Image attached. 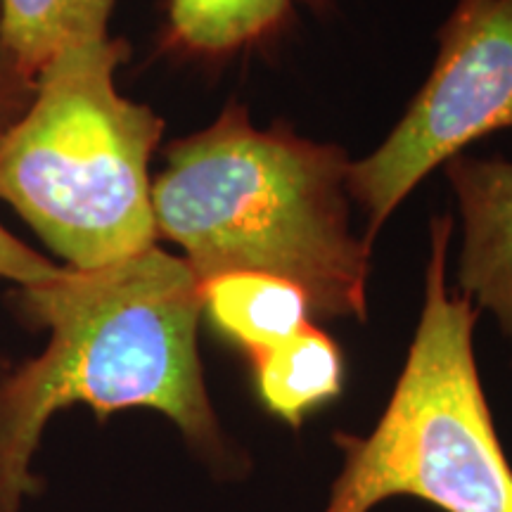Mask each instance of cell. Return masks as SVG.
<instances>
[{"mask_svg": "<svg viewBox=\"0 0 512 512\" xmlns=\"http://www.w3.org/2000/svg\"><path fill=\"white\" fill-rule=\"evenodd\" d=\"M446 176L463 219L458 290L494 313L512 349V162L456 155Z\"/></svg>", "mask_w": 512, "mask_h": 512, "instance_id": "obj_6", "label": "cell"}, {"mask_svg": "<svg viewBox=\"0 0 512 512\" xmlns=\"http://www.w3.org/2000/svg\"><path fill=\"white\" fill-rule=\"evenodd\" d=\"M512 131V0H458L439 31L430 79L373 155L349 166L366 242L422 178L472 140Z\"/></svg>", "mask_w": 512, "mask_h": 512, "instance_id": "obj_5", "label": "cell"}, {"mask_svg": "<svg viewBox=\"0 0 512 512\" xmlns=\"http://www.w3.org/2000/svg\"><path fill=\"white\" fill-rule=\"evenodd\" d=\"M24 304L50 339L0 380V512L41 494L31 463L50 418L74 403L100 418L150 408L209 463H228L197 349L202 283L183 256L152 245L93 271L60 266L24 287Z\"/></svg>", "mask_w": 512, "mask_h": 512, "instance_id": "obj_1", "label": "cell"}, {"mask_svg": "<svg viewBox=\"0 0 512 512\" xmlns=\"http://www.w3.org/2000/svg\"><path fill=\"white\" fill-rule=\"evenodd\" d=\"M126 57L110 34L62 48L0 138V200L79 271L157 245L147 166L164 124L119 95L114 74Z\"/></svg>", "mask_w": 512, "mask_h": 512, "instance_id": "obj_3", "label": "cell"}, {"mask_svg": "<svg viewBox=\"0 0 512 512\" xmlns=\"http://www.w3.org/2000/svg\"><path fill=\"white\" fill-rule=\"evenodd\" d=\"M349 155L287 126L261 131L242 105L178 140L152 183L157 238L200 283L268 273L299 285L313 316H368L370 245L349 228Z\"/></svg>", "mask_w": 512, "mask_h": 512, "instance_id": "obj_2", "label": "cell"}, {"mask_svg": "<svg viewBox=\"0 0 512 512\" xmlns=\"http://www.w3.org/2000/svg\"><path fill=\"white\" fill-rule=\"evenodd\" d=\"M57 271L60 266L43 259L41 254H36L34 249L0 226V278L12 280L24 290V287L46 283Z\"/></svg>", "mask_w": 512, "mask_h": 512, "instance_id": "obj_12", "label": "cell"}, {"mask_svg": "<svg viewBox=\"0 0 512 512\" xmlns=\"http://www.w3.org/2000/svg\"><path fill=\"white\" fill-rule=\"evenodd\" d=\"M299 0H169V38L190 53H233L271 36Z\"/></svg>", "mask_w": 512, "mask_h": 512, "instance_id": "obj_10", "label": "cell"}, {"mask_svg": "<svg viewBox=\"0 0 512 512\" xmlns=\"http://www.w3.org/2000/svg\"><path fill=\"white\" fill-rule=\"evenodd\" d=\"M117 0H0L3 36L29 76L72 43L107 36Z\"/></svg>", "mask_w": 512, "mask_h": 512, "instance_id": "obj_9", "label": "cell"}, {"mask_svg": "<svg viewBox=\"0 0 512 512\" xmlns=\"http://www.w3.org/2000/svg\"><path fill=\"white\" fill-rule=\"evenodd\" d=\"M451 230L448 216L432 221L425 302L406 366L366 437L337 434L342 467L323 512H373L396 496L444 512H512V467L472 349L477 309L446 287Z\"/></svg>", "mask_w": 512, "mask_h": 512, "instance_id": "obj_4", "label": "cell"}, {"mask_svg": "<svg viewBox=\"0 0 512 512\" xmlns=\"http://www.w3.org/2000/svg\"><path fill=\"white\" fill-rule=\"evenodd\" d=\"M36 95V79L19 67L3 36L0 17V138L24 117Z\"/></svg>", "mask_w": 512, "mask_h": 512, "instance_id": "obj_11", "label": "cell"}, {"mask_svg": "<svg viewBox=\"0 0 512 512\" xmlns=\"http://www.w3.org/2000/svg\"><path fill=\"white\" fill-rule=\"evenodd\" d=\"M202 306L211 325L259 358L311 323L306 292L268 273H226L202 285Z\"/></svg>", "mask_w": 512, "mask_h": 512, "instance_id": "obj_7", "label": "cell"}, {"mask_svg": "<svg viewBox=\"0 0 512 512\" xmlns=\"http://www.w3.org/2000/svg\"><path fill=\"white\" fill-rule=\"evenodd\" d=\"M252 363L261 401L287 425L299 427L306 415L342 392V351L313 323Z\"/></svg>", "mask_w": 512, "mask_h": 512, "instance_id": "obj_8", "label": "cell"}]
</instances>
